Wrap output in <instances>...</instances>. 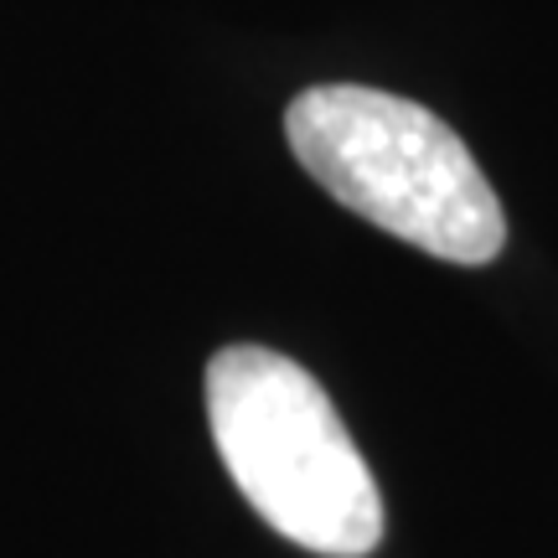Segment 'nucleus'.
Instances as JSON below:
<instances>
[{
    "label": "nucleus",
    "mask_w": 558,
    "mask_h": 558,
    "mask_svg": "<svg viewBox=\"0 0 558 558\" xmlns=\"http://www.w3.org/2000/svg\"><path fill=\"white\" fill-rule=\"evenodd\" d=\"M295 160L357 218L450 264H492L507 218L465 140L409 99L326 83L290 104Z\"/></svg>",
    "instance_id": "obj_1"
},
{
    "label": "nucleus",
    "mask_w": 558,
    "mask_h": 558,
    "mask_svg": "<svg viewBox=\"0 0 558 558\" xmlns=\"http://www.w3.org/2000/svg\"><path fill=\"white\" fill-rule=\"evenodd\" d=\"M207 418L228 476L279 538L326 558H367L383 543L378 481L300 362L269 347L218 352Z\"/></svg>",
    "instance_id": "obj_2"
}]
</instances>
